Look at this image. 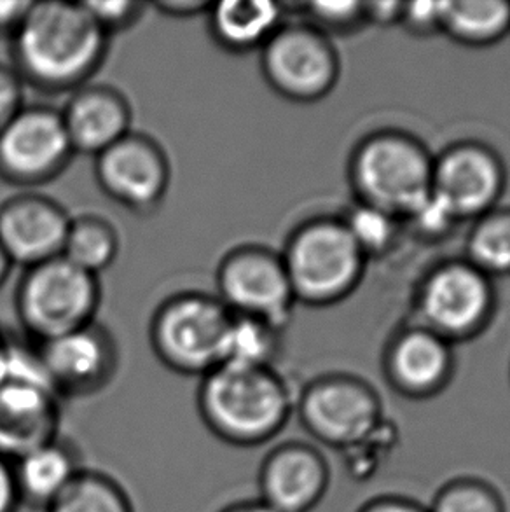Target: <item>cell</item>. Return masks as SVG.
I'll return each mask as SVG.
<instances>
[{"label": "cell", "mask_w": 510, "mask_h": 512, "mask_svg": "<svg viewBox=\"0 0 510 512\" xmlns=\"http://www.w3.org/2000/svg\"><path fill=\"white\" fill-rule=\"evenodd\" d=\"M109 39L83 2H32L9 37L11 67L35 90L74 93L102 67Z\"/></svg>", "instance_id": "cell-1"}, {"label": "cell", "mask_w": 510, "mask_h": 512, "mask_svg": "<svg viewBox=\"0 0 510 512\" xmlns=\"http://www.w3.org/2000/svg\"><path fill=\"white\" fill-rule=\"evenodd\" d=\"M296 397L275 367L221 364L201 376L196 409L212 436L235 448L273 441L294 415Z\"/></svg>", "instance_id": "cell-2"}, {"label": "cell", "mask_w": 510, "mask_h": 512, "mask_svg": "<svg viewBox=\"0 0 510 512\" xmlns=\"http://www.w3.org/2000/svg\"><path fill=\"white\" fill-rule=\"evenodd\" d=\"M434 154L411 133L380 130L353 149L348 177L359 203L385 210L400 222L432 193Z\"/></svg>", "instance_id": "cell-3"}, {"label": "cell", "mask_w": 510, "mask_h": 512, "mask_svg": "<svg viewBox=\"0 0 510 512\" xmlns=\"http://www.w3.org/2000/svg\"><path fill=\"white\" fill-rule=\"evenodd\" d=\"M280 256L297 303L318 308L348 298L366 271L367 257L343 219L336 217H315L299 224Z\"/></svg>", "instance_id": "cell-4"}, {"label": "cell", "mask_w": 510, "mask_h": 512, "mask_svg": "<svg viewBox=\"0 0 510 512\" xmlns=\"http://www.w3.org/2000/svg\"><path fill=\"white\" fill-rule=\"evenodd\" d=\"M100 299L98 277L58 256L25 270L14 306L28 338L44 343L97 322Z\"/></svg>", "instance_id": "cell-5"}, {"label": "cell", "mask_w": 510, "mask_h": 512, "mask_svg": "<svg viewBox=\"0 0 510 512\" xmlns=\"http://www.w3.org/2000/svg\"><path fill=\"white\" fill-rule=\"evenodd\" d=\"M231 317L233 313L212 294H173L152 315V352L173 373L201 378L224 360Z\"/></svg>", "instance_id": "cell-6"}, {"label": "cell", "mask_w": 510, "mask_h": 512, "mask_svg": "<svg viewBox=\"0 0 510 512\" xmlns=\"http://www.w3.org/2000/svg\"><path fill=\"white\" fill-rule=\"evenodd\" d=\"M497 306L493 280L467 259H453L428 271L416 292L418 324L455 345L490 326Z\"/></svg>", "instance_id": "cell-7"}, {"label": "cell", "mask_w": 510, "mask_h": 512, "mask_svg": "<svg viewBox=\"0 0 510 512\" xmlns=\"http://www.w3.org/2000/svg\"><path fill=\"white\" fill-rule=\"evenodd\" d=\"M294 413L318 443L338 450L366 443L385 423L376 390L350 374H327L308 383L296 397Z\"/></svg>", "instance_id": "cell-8"}, {"label": "cell", "mask_w": 510, "mask_h": 512, "mask_svg": "<svg viewBox=\"0 0 510 512\" xmlns=\"http://www.w3.org/2000/svg\"><path fill=\"white\" fill-rule=\"evenodd\" d=\"M261 70L280 97L311 104L336 88L341 62L329 35L306 21L283 23L261 48Z\"/></svg>", "instance_id": "cell-9"}, {"label": "cell", "mask_w": 510, "mask_h": 512, "mask_svg": "<svg viewBox=\"0 0 510 512\" xmlns=\"http://www.w3.org/2000/svg\"><path fill=\"white\" fill-rule=\"evenodd\" d=\"M215 285V296L229 312L264 320L280 331L297 303L282 256L255 243L235 247L222 257Z\"/></svg>", "instance_id": "cell-10"}, {"label": "cell", "mask_w": 510, "mask_h": 512, "mask_svg": "<svg viewBox=\"0 0 510 512\" xmlns=\"http://www.w3.org/2000/svg\"><path fill=\"white\" fill-rule=\"evenodd\" d=\"M74 156L62 112L49 105H25L0 132V179L7 184H48Z\"/></svg>", "instance_id": "cell-11"}, {"label": "cell", "mask_w": 510, "mask_h": 512, "mask_svg": "<svg viewBox=\"0 0 510 512\" xmlns=\"http://www.w3.org/2000/svg\"><path fill=\"white\" fill-rule=\"evenodd\" d=\"M98 187L137 215H151L165 201L172 167L158 140L130 132L95 158Z\"/></svg>", "instance_id": "cell-12"}, {"label": "cell", "mask_w": 510, "mask_h": 512, "mask_svg": "<svg viewBox=\"0 0 510 512\" xmlns=\"http://www.w3.org/2000/svg\"><path fill=\"white\" fill-rule=\"evenodd\" d=\"M507 186L504 160L479 140H460L434 156L432 193L458 221H476L498 207Z\"/></svg>", "instance_id": "cell-13"}, {"label": "cell", "mask_w": 510, "mask_h": 512, "mask_svg": "<svg viewBox=\"0 0 510 512\" xmlns=\"http://www.w3.org/2000/svg\"><path fill=\"white\" fill-rule=\"evenodd\" d=\"M34 346L49 387L60 399L98 394L118 373V343L98 322Z\"/></svg>", "instance_id": "cell-14"}, {"label": "cell", "mask_w": 510, "mask_h": 512, "mask_svg": "<svg viewBox=\"0 0 510 512\" xmlns=\"http://www.w3.org/2000/svg\"><path fill=\"white\" fill-rule=\"evenodd\" d=\"M72 215L42 194L13 196L0 205V247L23 270L62 256Z\"/></svg>", "instance_id": "cell-15"}, {"label": "cell", "mask_w": 510, "mask_h": 512, "mask_svg": "<svg viewBox=\"0 0 510 512\" xmlns=\"http://www.w3.org/2000/svg\"><path fill=\"white\" fill-rule=\"evenodd\" d=\"M329 479V465L317 448L287 441L262 458L257 499L275 512H310L324 499Z\"/></svg>", "instance_id": "cell-16"}, {"label": "cell", "mask_w": 510, "mask_h": 512, "mask_svg": "<svg viewBox=\"0 0 510 512\" xmlns=\"http://www.w3.org/2000/svg\"><path fill=\"white\" fill-rule=\"evenodd\" d=\"M60 397L44 381L11 378L0 385V458L14 464L60 437Z\"/></svg>", "instance_id": "cell-17"}, {"label": "cell", "mask_w": 510, "mask_h": 512, "mask_svg": "<svg viewBox=\"0 0 510 512\" xmlns=\"http://www.w3.org/2000/svg\"><path fill=\"white\" fill-rule=\"evenodd\" d=\"M383 371L400 395L434 397L448 387L455 373L453 345L420 324L406 327L386 346Z\"/></svg>", "instance_id": "cell-18"}, {"label": "cell", "mask_w": 510, "mask_h": 512, "mask_svg": "<svg viewBox=\"0 0 510 512\" xmlns=\"http://www.w3.org/2000/svg\"><path fill=\"white\" fill-rule=\"evenodd\" d=\"M60 112L76 154L97 158L131 132L128 98L105 84H86L74 91Z\"/></svg>", "instance_id": "cell-19"}, {"label": "cell", "mask_w": 510, "mask_h": 512, "mask_svg": "<svg viewBox=\"0 0 510 512\" xmlns=\"http://www.w3.org/2000/svg\"><path fill=\"white\" fill-rule=\"evenodd\" d=\"M81 469L79 453L62 437L30 451L13 464L21 506L46 511Z\"/></svg>", "instance_id": "cell-20"}, {"label": "cell", "mask_w": 510, "mask_h": 512, "mask_svg": "<svg viewBox=\"0 0 510 512\" xmlns=\"http://www.w3.org/2000/svg\"><path fill=\"white\" fill-rule=\"evenodd\" d=\"M214 41L231 53L261 49L283 25V4L268 0H224L208 9Z\"/></svg>", "instance_id": "cell-21"}, {"label": "cell", "mask_w": 510, "mask_h": 512, "mask_svg": "<svg viewBox=\"0 0 510 512\" xmlns=\"http://www.w3.org/2000/svg\"><path fill=\"white\" fill-rule=\"evenodd\" d=\"M510 32V2L502 0H444L442 34L470 46L488 48Z\"/></svg>", "instance_id": "cell-22"}, {"label": "cell", "mask_w": 510, "mask_h": 512, "mask_svg": "<svg viewBox=\"0 0 510 512\" xmlns=\"http://www.w3.org/2000/svg\"><path fill=\"white\" fill-rule=\"evenodd\" d=\"M119 235L112 222L100 215L72 217L62 256L81 270L98 277L119 256Z\"/></svg>", "instance_id": "cell-23"}, {"label": "cell", "mask_w": 510, "mask_h": 512, "mask_svg": "<svg viewBox=\"0 0 510 512\" xmlns=\"http://www.w3.org/2000/svg\"><path fill=\"white\" fill-rule=\"evenodd\" d=\"M44 512H135V509L118 479L83 467Z\"/></svg>", "instance_id": "cell-24"}, {"label": "cell", "mask_w": 510, "mask_h": 512, "mask_svg": "<svg viewBox=\"0 0 510 512\" xmlns=\"http://www.w3.org/2000/svg\"><path fill=\"white\" fill-rule=\"evenodd\" d=\"M470 264L488 277L510 275V208L497 207L477 217L467 238Z\"/></svg>", "instance_id": "cell-25"}, {"label": "cell", "mask_w": 510, "mask_h": 512, "mask_svg": "<svg viewBox=\"0 0 510 512\" xmlns=\"http://www.w3.org/2000/svg\"><path fill=\"white\" fill-rule=\"evenodd\" d=\"M282 331L264 320L235 315L229 322L222 364L273 367L280 352Z\"/></svg>", "instance_id": "cell-26"}, {"label": "cell", "mask_w": 510, "mask_h": 512, "mask_svg": "<svg viewBox=\"0 0 510 512\" xmlns=\"http://www.w3.org/2000/svg\"><path fill=\"white\" fill-rule=\"evenodd\" d=\"M348 233L357 243L364 256L369 259L392 250L399 238L402 222L385 210L359 203L343 217Z\"/></svg>", "instance_id": "cell-27"}, {"label": "cell", "mask_w": 510, "mask_h": 512, "mask_svg": "<svg viewBox=\"0 0 510 512\" xmlns=\"http://www.w3.org/2000/svg\"><path fill=\"white\" fill-rule=\"evenodd\" d=\"M428 512H505V504L490 483L456 478L435 493Z\"/></svg>", "instance_id": "cell-28"}, {"label": "cell", "mask_w": 510, "mask_h": 512, "mask_svg": "<svg viewBox=\"0 0 510 512\" xmlns=\"http://www.w3.org/2000/svg\"><path fill=\"white\" fill-rule=\"evenodd\" d=\"M296 9L308 25L329 37L331 34H350L367 25L364 2H310L297 4Z\"/></svg>", "instance_id": "cell-29"}, {"label": "cell", "mask_w": 510, "mask_h": 512, "mask_svg": "<svg viewBox=\"0 0 510 512\" xmlns=\"http://www.w3.org/2000/svg\"><path fill=\"white\" fill-rule=\"evenodd\" d=\"M402 224H407L420 238L439 240V238L448 236L460 224V221L441 198L430 193L427 200L423 201L414 212L407 215Z\"/></svg>", "instance_id": "cell-30"}, {"label": "cell", "mask_w": 510, "mask_h": 512, "mask_svg": "<svg viewBox=\"0 0 510 512\" xmlns=\"http://www.w3.org/2000/svg\"><path fill=\"white\" fill-rule=\"evenodd\" d=\"M83 4L91 14V18L97 21L98 27L102 28L109 37L137 25L138 21L142 20L145 9L149 7L142 2H131V0H111V2L90 0Z\"/></svg>", "instance_id": "cell-31"}, {"label": "cell", "mask_w": 510, "mask_h": 512, "mask_svg": "<svg viewBox=\"0 0 510 512\" xmlns=\"http://www.w3.org/2000/svg\"><path fill=\"white\" fill-rule=\"evenodd\" d=\"M444 20V0H423V2H404L399 25L409 34L418 37L442 34Z\"/></svg>", "instance_id": "cell-32"}, {"label": "cell", "mask_w": 510, "mask_h": 512, "mask_svg": "<svg viewBox=\"0 0 510 512\" xmlns=\"http://www.w3.org/2000/svg\"><path fill=\"white\" fill-rule=\"evenodd\" d=\"M23 88L25 84L13 67L0 63V132L25 107Z\"/></svg>", "instance_id": "cell-33"}, {"label": "cell", "mask_w": 510, "mask_h": 512, "mask_svg": "<svg viewBox=\"0 0 510 512\" xmlns=\"http://www.w3.org/2000/svg\"><path fill=\"white\" fill-rule=\"evenodd\" d=\"M20 495L14 481L13 464L0 458V512H18Z\"/></svg>", "instance_id": "cell-34"}, {"label": "cell", "mask_w": 510, "mask_h": 512, "mask_svg": "<svg viewBox=\"0 0 510 512\" xmlns=\"http://www.w3.org/2000/svg\"><path fill=\"white\" fill-rule=\"evenodd\" d=\"M404 2H364L367 25H399Z\"/></svg>", "instance_id": "cell-35"}, {"label": "cell", "mask_w": 510, "mask_h": 512, "mask_svg": "<svg viewBox=\"0 0 510 512\" xmlns=\"http://www.w3.org/2000/svg\"><path fill=\"white\" fill-rule=\"evenodd\" d=\"M32 0H4L0 2V37H11L20 27L23 16L27 14Z\"/></svg>", "instance_id": "cell-36"}, {"label": "cell", "mask_w": 510, "mask_h": 512, "mask_svg": "<svg viewBox=\"0 0 510 512\" xmlns=\"http://www.w3.org/2000/svg\"><path fill=\"white\" fill-rule=\"evenodd\" d=\"M212 4L201 2V0H170V2H158L154 9L165 16L172 18H191L198 14H207Z\"/></svg>", "instance_id": "cell-37"}, {"label": "cell", "mask_w": 510, "mask_h": 512, "mask_svg": "<svg viewBox=\"0 0 510 512\" xmlns=\"http://www.w3.org/2000/svg\"><path fill=\"white\" fill-rule=\"evenodd\" d=\"M359 512H428V507H421L420 504L404 497L388 495L367 502L360 507Z\"/></svg>", "instance_id": "cell-38"}, {"label": "cell", "mask_w": 510, "mask_h": 512, "mask_svg": "<svg viewBox=\"0 0 510 512\" xmlns=\"http://www.w3.org/2000/svg\"><path fill=\"white\" fill-rule=\"evenodd\" d=\"M16 340L0 327V385L9 378Z\"/></svg>", "instance_id": "cell-39"}, {"label": "cell", "mask_w": 510, "mask_h": 512, "mask_svg": "<svg viewBox=\"0 0 510 512\" xmlns=\"http://www.w3.org/2000/svg\"><path fill=\"white\" fill-rule=\"evenodd\" d=\"M219 512H275L259 499L238 500L229 506L222 507Z\"/></svg>", "instance_id": "cell-40"}, {"label": "cell", "mask_w": 510, "mask_h": 512, "mask_svg": "<svg viewBox=\"0 0 510 512\" xmlns=\"http://www.w3.org/2000/svg\"><path fill=\"white\" fill-rule=\"evenodd\" d=\"M11 268H13V264L7 259L4 249L0 247V287L6 284L7 277H9V273H11Z\"/></svg>", "instance_id": "cell-41"}]
</instances>
